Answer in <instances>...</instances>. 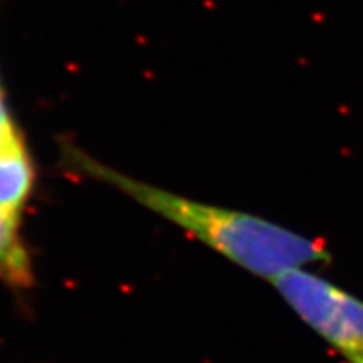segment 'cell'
Returning <instances> with one entry per match:
<instances>
[{
  "mask_svg": "<svg viewBox=\"0 0 363 363\" xmlns=\"http://www.w3.org/2000/svg\"><path fill=\"white\" fill-rule=\"evenodd\" d=\"M65 157L76 172L128 195L257 278L274 283L286 272L330 261L328 249L320 239L306 238L259 216L192 201L131 179L78 148H65Z\"/></svg>",
  "mask_w": 363,
  "mask_h": 363,
  "instance_id": "obj_1",
  "label": "cell"
},
{
  "mask_svg": "<svg viewBox=\"0 0 363 363\" xmlns=\"http://www.w3.org/2000/svg\"><path fill=\"white\" fill-rule=\"evenodd\" d=\"M288 306L348 363H363V301L315 272L294 269L272 283Z\"/></svg>",
  "mask_w": 363,
  "mask_h": 363,
  "instance_id": "obj_2",
  "label": "cell"
},
{
  "mask_svg": "<svg viewBox=\"0 0 363 363\" xmlns=\"http://www.w3.org/2000/svg\"><path fill=\"white\" fill-rule=\"evenodd\" d=\"M35 172L24 140L0 150V208L22 216L34 189Z\"/></svg>",
  "mask_w": 363,
  "mask_h": 363,
  "instance_id": "obj_3",
  "label": "cell"
},
{
  "mask_svg": "<svg viewBox=\"0 0 363 363\" xmlns=\"http://www.w3.org/2000/svg\"><path fill=\"white\" fill-rule=\"evenodd\" d=\"M0 281L13 289L34 283L33 261L21 235V216L0 208Z\"/></svg>",
  "mask_w": 363,
  "mask_h": 363,
  "instance_id": "obj_4",
  "label": "cell"
},
{
  "mask_svg": "<svg viewBox=\"0 0 363 363\" xmlns=\"http://www.w3.org/2000/svg\"><path fill=\"white\" fill-rule=\"evenodd\" d=\"M19 142H22V136L17 131V126L13 123L6 103H4L2 93H0V150L12 147Z\"/></svg>",
  "mask_w": 363,
  "mask_h": 363,
  "instance_id": "obj_5",
  "label": "cell"
}]
</instances>
